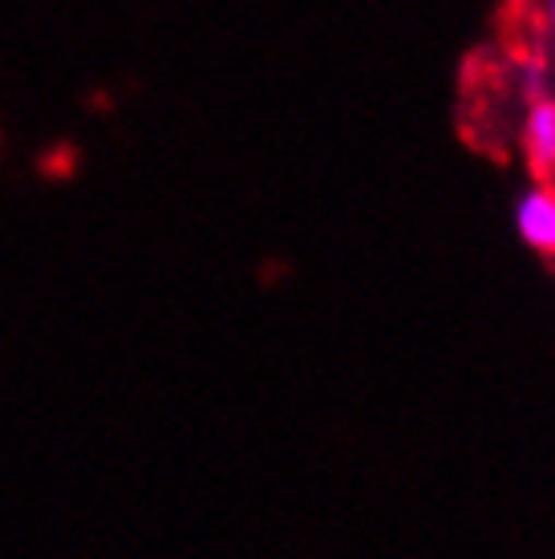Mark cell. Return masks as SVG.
<instances>
[{"instance_id": "obj_4", "label": "cell", "mask_w": 555, "mask_h": 559, "mask_svg": "<svg viewBox=\"0 0 555 559\" xmlns=\"http://www.w3.org/2000/svg\"><path fill=\"white\" fill-rule=\"evenodd\" d=\"M543 82H547V70H543V61L528 57V61H523V90H528V94H535V102H540Z\"/></svg>"}, {"instance_id": "obj_3", "label": "cell", "mask_w": 555, "mask_h": 559, "mask_svg": "<svg viewBox=\"0 0 555 559\" xmlns=\"http://www.w3.org/2000/svg\"><path fill=\"white\" fill-rule=\"evenodd\" d=\"M73 158H78V154H73V146H54V154L45 158L42 167L49 170V175H57V179H61V175H70V170H73Z\"/></svg>"}, {"instance_id": "obj_6", "label": "cell", "mask_w": 555, "mask_h": 559, "mask_svg": "<svg viewBox=\"0 0 555 559\" xmlns=\"http://www.w3.org/2000/svg\"><path fill=\"white\" fill-rule=\"evenodd\" d=\"M552 170H555V167H552ZM552 191H555V187H552Z\"/></svg>"}, {"instance_id": "obj_1", "label": "cell", "mask_w": 555, "mask_h": 559, "mask_svg": "<svg viewBox=\"0 0 555 559\" xmlns=\"http://www.w3.org/2000/svg\"><path fill=\"white\" fill-rule=\"evenodd\" d=\"M515 231L528 248L555 255V191L552 187H528L515 203Z\"/></svg>"}, {"instance_id": "obj_2", "label": "cell", "mask_w": 555, "mask_h": 559, "mask_svg": "<svg viewBox=\"0 0 555 559\" xmlns=\"http://www.w3.org/2000/svg\"><path fill=\"white\" fill-rule=\"evenodd\" d=\"M523 142H528L531 163L543 170L555 167V102L540 98L531 102L528 122H523Z\"/></svg>"}, {"instance_id": "obj_5", "label": "cell", "mask_w": 555, "mask_h": 559, "mask_svg": "<svg viewBox=\"0 0 555 559\" xmlns=\"http://www.w3.org/2000/svg\"><path fill=\"white\" fill-rule=\"evenodd\" d=\"M547 16H552V37H555V4L547 9Z\"/></svg>"}]
</instances>
